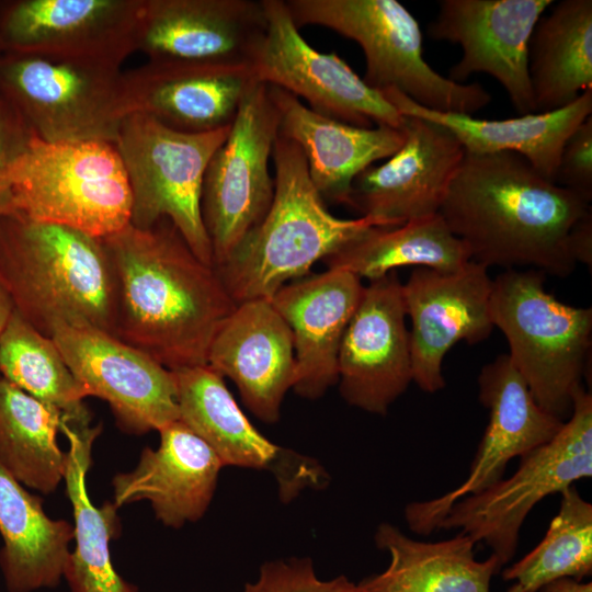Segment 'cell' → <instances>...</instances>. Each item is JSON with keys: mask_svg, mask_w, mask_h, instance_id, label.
I'll list each match as a JSON object with an SVG mask.
<instances>
[{"mask_svg": "<svg viewBox=\"0 0 592 592\" xmlns=\"http://www.w3.org/2000/svg\"><path fill=\"white\" fill-rule=\"evenodd\" d=\"M33 136L14 107L0 95V217L15 214L10 172Z\"/></svg>", "mask_w": 592, "mask_h": 592, "instance_id": "obj_38", "label": "cell"}, {"mask_svg": "<svg viewBox=\"0 0 592 592\" xmlns=\"http://www.w3.org/2000/svg\"><path fill=\"white\" fill-rule=\"evenodd\" d=\"M402 116V146L354 179L348 203L388 227L437 214L465 156L459 140L443 125Z\"/></svg>", "mask_w": 592, "mask_h": 592, "instance_id": "obj_21", "label": "cell"}, {"mask_svg": "<svg viewBox=\"0 0 592 592\" xmlns=\"http://www.w3.org/2000/svg\"><path fill=\"white\" fill-rule=\"evenodd\" d=\"M130 113L148 115L183 133L231 126L257 81L250 65L151 62L124 72Z\"/></svg>", "mask_w": 592, "mask_h": 592, "instance_id": "obj_22", "label": "cell"}, {"mask_svg": "<svg viewBox=\"0 0 592 592\" xmlns=\"http://www.w3.org/2000/svg\"><path fill=\"white\" fill-rule=\"evenodd\" d=\"M383 95L401 115L418 116L449 129L467 153L515 152L543 177L554 182L562 146L568 136L592 114V89L571 104L546 113L506 119H485L473 115L425 109L397 89Z\"/></svg>", "mask_w": 592, "mask_h": 592, "instance_id": "obj_27", "label": "cell"}, {"mask_svg": "<svg viewBox=\"0 0 592 592\" xmlns=\"http://www.w3.org/2000/svg\"><path fill=\"white\" fill-rule=\"evenodd\" d=\"M376 546L390 556L389 566L358 584L366 592H490L502 568L494 555L475 557L473 538L459 532L437 542L413 539L389 523L375 533Z\"/></svg>", "mask_w": 592, "mask_h": 592, "instance_id": "obj_28", "label": "cell"}, {"mask_svg": "<svg viewBox=\"0 0 592 592\" xmlns=\"http://www.w3.org/2000/svg\"><path fill=\"white\" fill-rule=\"evenodd\" d=\"M590 207L519 153L465 152L439 214L471 261L567 277L577 265L568 235Z\"/></svg>", "mask_w": 592, "mask_h": 592, "instance_id": "obj_2", "label": "cell"}, {"mask_svg": "<svg viewBox=\"0 0 592 592\" xmlns=\"http://www.w3.org/2000/svg\"><path fill=\"white\" fill-rule=\"evenodd\" d=\"M568 248L576 263L592 266V208L590 207L571 227Z\"/></svg>", "mask_w": 592, "mask_h": 592, "instance_id": "obj_39", "label": "cell"}, {"mask_svg": "<svg viewBox=\"0 0 592 592\" xmlns=\"http://www.w3.org/2000/svg\"><path fill=\"white\" fill-rule=\"evenodd\" d=\"M592 476V395L583 386L572 411L547 443L520 457L509 478L455 502L439 530H459L485 543L504 566L514 557L521 527L535 505Z\"/></svg>", "mask_w": 592, "mask_h": 592, "instance_id": "obj_10", "label": "cell"}, {"mask_svg": "<svg viewBox=\"0 0 592 592\" xmlns=\"http://www.w3.org/2000/svg\"><path fill=\"white\" fill-rule=\"evenodd\" d=\"M0 95L47 143L115 145L129 114L121 67L29 54H0Z\"/></svg>", "mask_w": 592, "mask_h": 592, "instance_id": "obj_8", "label": "cell"}, {"mask_svg": "<svg viewBox=\"0 0 592 592\" xmlns=\"http://www.w3.org/2000/svg\"><path fill=\"white\" fill-rule=\"evenodd\" d=\"M551 0H441L426 33L435 41L462 47L449 70L463 83L475 72L493 77L521 114L535 113L528 76V44L533 30Z\"/></svg>", "mask_w": 592, "mask_h": 592, "instance_id": "obj_17", "label": "cell"}, {"mask_svg": "<svg viewBox=\"0 0 592 592\" xmlns=\"http://www.w3.org/2000/svg\"><path fill=\"white\" fill-rule=\"evenodd\" d=\"M269 93L278 113V135L299 146L314 186L332 203L348 205L354 179L403 144L402 129L356 127L310 110L278 87L269 86Z\"/></svg>", "mask_w": 592, "mask_h": 592, "instance_id": "obj_26", "label": "cell"}, {"mask_svg": "<svg viewBox=\"0 0 592 592\" xmlns=\"http://www.w3.org/2000/svg\"><path fill=\"white\" fill-rule=\"evenodd\" d=\"M67 418L0 377V463L24 487L47 494L64 479L57 436Z\"/></svg>", "mask_w": 592, "mask_h": 592, "instance_id": "obj_33", "label": "cell"}, {"mask_svg": "<svg viewBox=\"0 0 592 592\" xmlns=\"http://www.w3.org/2000/svg\"><path fill=\"white\" fill-rule=\"evenodd\" d=\"M241 592H366L360 584L339 576L321 580L309 558H291L264 562L258 579L246 583Z\"/></svg>", "mask_w": 592, "mask_h": 592, "instance_id": "obj_36", "label": "cell"}, {"mask_svg": "<svg viewBox=\"0 0 592 592\" xmlns=\"http://www.w3.org/2000/svg\"><path fill=\"white\" fill-rule=\"evenodd\" d=\"M141 0L0 1L1 53L121 67L135 53Z\"/></svg>", "mask_w": 592, "mask_h": 592, "instance_id": "obj_14", "label": "cell"}, {"mask_svg": "<svg viewBox=\"0 0 592 592\" xmlns=\"http://www.w3.org/2000/svg\"><path fill=\"white\" fill-rule=\"evenodd\" d=\"M277 135L278 113L269 86L257 82L242 99L203 179L201 213L214 267L229 258L270 209L275 182L269 163Z\"/></svg>", "mask_w": 592, "mask_h": 592, "instance_id": "obj_11", "label": "cell"}, {"mask_svg": "<svg viewBox=\"0 0 592 592\" xmlns=\"http://www.w3.org/2000/svg\"><path fill=\"white\" fill-rule=\"evenodd\" d=\"M101 431L100 424L91 426V420L67 419L62 426L69 441L64 479L73 510L76 540L64 577L71 592H138L115 571L111 560L110 542L119 528L118 508L113 502L95 506L87 491L92 446Z\"/></svg>", "mask_w": 592, "mask_h": 592, "instance_id": "obj_29", "label": "cell"}, {"mask_svg": "<svg viewBox=\"0 0 592 592\" xmlns=\"http://www.w3.org/2000/svg\"><path fill=\"white\" fill-rule=\"evenodd\" d=\"M0 280L15 311L49 338L58 325L113 335L115 277L102 239L20 214L2 216Z\"/></svg>", "mask_w": 592, "mask_h": 592, "instance_id": "obj_3", "label": "cell"}, {"mask_svg": "<svg viewBox=\"0 0 592 592\" xmlns=\"http://www.w3.org/2000/svg\"><path fill=\"white\" fill-rule=\"evenodd\" d=\"M159 433L157 449L145 447L134 470L113 478V503L119 508L147 500L162 524L178 528L204 515L224 465L180 420Z\"/></svg>", "mask_w": 592, "mask_h": 592, "instance_id": "obj_25", "label": "cell"}, {"mask_svg": "<svg viewBox=\"0 0 592 592\" xmlns=\"http://www.w3.org/2000/svg\"><path fill=\"white\" fill-rule=\"evenodd\" d=\"M537 21L528 44L535 113L562 109L592 89V1L562 0Z\"/></svg>", "mask_w": 592, "mask_h": 592, "instance_id": "obj_31", "label": "cell"}, {"mask_svg": "<svg viewBox=\"0 0 592 592\" xmlns=\"http://www.w3.org/2000/svg\"><path fill=\"white\" fill-rule=\"evenodd\" d=\"M2 378L76 420L92 419L86 389L76 379L54 340L15 310L0 337Z\"/></svg>", "mask_w": 592, "mask_h": 592, "instance_id": "obj_34", "label": "cell"}, {"mask_svg": "<svg viewBox=\"0 0 592 592\" xmlns=\"http://www.w3.org/2000/svg\"><path fill=\"white\" fill-rule=\"evenodd\" d=\"M492 278L488 267L469 261L444 272L414 267L405 284L402 299L409 330L412 382L425 392L445 387L442 364L458 342L476 344L490 337Z\"/></svg>", "mask_w": 592, "mask_h": 592, "instance_id": "obj_18", "label": "cell"}, {"mask_svg": "<svg viewBox=\"0 0 592 592\" xmlns=\"http://www.w3.org/2000/svg\"><path fill=\"white\" fill-rule=\"evenodd\" d=\"M265 29L262 0H141L135 52L151 62L250 65Z\"/></svg>", "mask_w": 592, "mask_h": 592, "instance_id": "obj_20", "label": "cell"}, {"mask_svg": "<svg viewBox=\"0 0 592 592\" xmlns=\"http://www.w3.org/2000/svg\"><path fill=\"white\" fill-rule=\"evenodd\" d=\"M0 54H1V50H0Z\"/></svg>", "mask_w": 592, "mask_h": 592, "instance_id": "obj_42", "label": "cell"}, {"mask_svg": "<svg viewBox=\"0 0 592 592\" xmlns=\"http://www.w3.org/2000/svg\"><path fill=\"white\" fill-rule=\"evenodd\" d=\"M478 386L489 421L468 476L443 496L405 508L406 522L417 534L426 536L439 530L455 502L501 480L510 460L550 441L565 422L535 401L509 354L498 355L481 368Z\"/></svg>", "mask_w": 592, "mask_h": 592, "instance_id": "obj_13", "label": "cell"}, {"mask_svg": "<svg viewBox=\"0 0 592 592\" xmlns=\"http://www.w3.org/2000/svg\"><path fill=\"white\" fill-rule=\"evenodd\" d=\"M230 130L191 134L172 129L155 118L128 114L115 147L132 193L130 225L147 229L167 218L192 252L214 266L213 250L201 213L206 167Z\"/></svg>", "mask_w": 592, "mask_h": 592, "instance_id": "obj_9", "label": "cell"}, {"mask_svg": "<svg viewBox=\"0 0 592 592\" xmlns=\"http://www.w3.org/2000/svg\"><path fill=\"white\" fill-rule=\"evenodd\" d=\"M554 182L589 203L592 200V116L566 139Z\"/></svg>", "mask_w": 592, "mask_h": 592, "instance_id": "obj_37", "label": "cell"}, {"mask_svg": "<svg viewBox=\"0 0 592 592\" xmlns=\"http://www.w3.org/2000/svg\"><path fill=\"white\" fill-rule=\"evenodd\" d=\"M14 310L12 298L0 280V337L9 323Z\"/></svg>", "mask_w": 592, "mask_h": 592, "instance_id": "obj_41", "label": "cell"}, {"mask_svg": "<svg viewBox=\"0 0 592 592\" xmlns=\"http://www.w3.org/2000/svg\"><path fill=\"white\" fill-rule=\"evenodd\" d=\"M0 568L9 592L54 588L64 577L73 526L52 520L0 463Z\"/></svg>", "mask_w": 592, "mask_h": 592, "instance_id": "obj_30", "label": "cell"}, {"mask_svg": "<svg viewBox=\"0 0 592 592\" xmlns=\"http://www.w3.org/2000/svg\"><path fill=\"white\" fill-rule=\"evenodd\" d=\"M115 277L113 335L170 371L207 365L213 338L236 307L216 269L173 224H128L102 238Z\"/></svg>", "mask_w": 592, "mask_h": 592, "instance_id": "obj_1", "label": "cell"}, {"mask_svg": "<svg viewBox=\"0 0 592 592\" xmlns=\"http://www.w3.org/2000/svg\"><path fill=\"white\" fill-rule=\"evenodd\" d=\"M207 365L236 384L258 419L274 423L295 382L292 331L270 299L239 303L213 338Z\"/></svg>", "mask_w": 592, "mask_h": 592, "instance_id": "obj_23", "label": "cell"}, {"mask_svg": "<svg viewBox=\"0 0 592 592\" xmlns=\"http://www.w3.org/2000/svg\"><path fill=\"white\" fill-rule=\"evenodd\" d=\"M285 4L298 30L325 26L356 42L366 62L362 79L372 89H397L417 104L444 113L473 115L491 102L478 82H454L424 60L420 25L397 0H287Z\"/></svg>", "mask_w": 592, "mask_h": 592, "instance_id": "obj_6", "label": "cell"}, {"mask_svg": "<svg viewBox=\"0 0 592 592\" xmlns=\"http://www.w3.org/2000/svg\"><path fill=\"white\" fill-rule=\"evenodd\" d=\"M272 159L275 190L263 219L240 241L229 258L215 266L236 303L271 299L310 267L333 254L380 220L332 215L314 186L301 149L277 135Z\"/></svg>", "mask_w": 592, "mask_h": 592, "instance_id": "obj_4", "label": "cell"}, {"mask_svg": "<svg viewBox=\"0 0 592 592\" xmlns=\"http://www.w3.org/2000/svg\"><path fill=\"white\" fill-rule=\"evenodd\" d=\"M545 273L509 269L492 280L490 317L535 401L566 421L582 386L592 344V309L558 300Z\"/></svg>", "mask_w": 592, "mask_h": 592, "instance_id": "obj_5", "label": "cell"}, {"mask_svg": "<svg viewBox=\"0 0 592 592\" xmlns=\"http://www.w3.org/2000/svg\"><path fill=\"white\" fill-rule=\"evenodd\" d=\"M470 259L437 213L398 226H375L323 260L328 269H341L368 281L402 266L452 272Z\"/></svg>", "mask_w": 592, "mask_h": 592, "instance_id": "obj_32", "label": "cell"}, {"mask_svg": "<svg viewBox=\"0 0 592 592\" xmlns=\"http://www.w3.org/2000/svg\"><path fill=\"white\" fill-rule=\"evenodd\" d=\"M15 214L102 239L130 223L132 193L114 144L35 136L10 172Z\"/></svg>", "mask_w": 592, "mask_h": 592, "instance_id": "obj_7", "label": "cell"}, {"mask_svg": "<svg viewBox=\"0 0 592 592\" xmlns=\"http://www.w3.org/2000/svg\"><path fill=\"white\" fill-rule=\"evenodd\" d=\"M88 396L106 401L121 429L160 431L179 420L173 374L109 332L58 325L50 337Z\"/></svg>", "mask_w": 592, "mask_h": 592, "instance_id": "obj_15", "label": "cell"}, {"mask_svg": "<svg viewBox=\"0 0 592 592\" xmlns=\"http://www.w3.org/2000/svg\"><path fill=\"white\" fill-rule=\"evenodd\" d=\"M538 592H592V583L563 578L544 585Z\"/></svg>", "mask_w": 592, "mask_h": 592, "instance_id": "obj_40", "label": "cell"}, {"mask_svg": "<svg viewBox=\"0 0 592 592\" xmlns=\"http://www.w3.org/2000/svg\"><path fill=\"white\" fill-rule=\"evenodd\" d=\"M559 511L544 538L502 572L515 581L506 592H538L563 578L582 581L592 573V504L574 485L560 492Z\"/></svg>", "mask_w": 592, "mask_h": 592, "instance_id": "obj_35", "label": "cell"}, {"mask_svg": "<svg viewBox=\"0 0 592 592\" xmlns=\"http://www.w3.org/2000/svg\"><path fill=\"white\" fill-rule=\"evenodd\" d=\"M363 291L356 275L328 269L289 282L270 299L292 331L293 390L300 397L317 399L338 383L340 344Z\"/></svg>", "mask_w": 592, "mask_h": 592, "instance_id": "obj_24", "label": "cell"}, {"mask_svg": "<svg viewBox=\"0 0 592 592\" xmlns=\"http://www.w3.org/2000/svg\"><path fill=\"white\" fill-rule=\"evenodd\" d=\"M177 387L179 420L202 439L224 466L270 473L283 502L305 489H323L330 482L315 458L272 443L244 415L224 383L208 365L171 371Z\"/></svg>", "mask_w": 592, "mask_h": 592, "instance_id": "obj_16", "label": "cell"}, {"mask_svg": "<svg viewBox=\"0 0 592 592\" xmlns=\"http://www.w3.org/2000/svg\"><path fill=\"white\" fill-rule=\"evenodd\" d=\"M406 318L397 271L364 286L338 355L339 390L349 405L384 415L412 383Z\"/></svg>", "mask_w": 592, "mask_h": 592, "instance_id": "obj_19", "label": "cell"}, {"mask_svg": "<svg viewBox=\"0 0 592 592\" xmlns=\"http://www.w3.org/2000/svg\"><path fill=\"white\" fill-rule=\"evenodd\" d=\"M266 29L250 67L259 82L278 87L326 117L371 128L401 129L403 116L335 53H321L301 36L285 0H262Z\"/></svg>", "mask_w": 592, "mask_h": 592, "instance_id": "obj_12", "label": "cell"}]
</instances>
